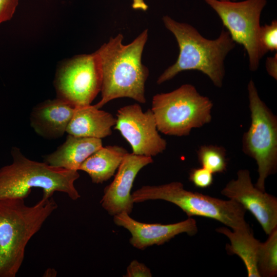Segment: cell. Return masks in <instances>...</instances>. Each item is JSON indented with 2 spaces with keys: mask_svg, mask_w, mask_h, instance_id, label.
I'll list each match as a JSON object with an SVG mask.
<instances>
[{
  "mask_svg": "<svg viewBox=\"0 0 277 277\" xmlns=\"http://www.w3.org/2000/svg\"><path fill=\"white\" fill-rule=\"evenodd\" d=\"M145 29L132 42L124 45L123 35L111 37L97 50L102 69L101 99L94 106L100 109L116 98L128 97L145 103V85L149 70L142 62L148 39Z\"/></svg>",
  "mask_w": 277,
  "mask_h": 277,
  "instance_id": "cell-1",
  "label": "cell"
},
{
  "mask_svg": "<svg viewBox=\"0 0 277 277\" xmlns=\"http://www.w3.org/2000/svg\"><path fill=\"white\" fill-rule=\"evenodd\" d=\"M163 21L166 28L175 36L179 47L175 63L158 77L160 85L178 73L186 70H198L206 74L214 86L221 88L225 75L224 60L235 46L227 30L224 28L215 39L204 37L191 25L178 22L165 15Z\"/></svg>",
  "mask_w": 277,
  "mask_h": 277,
  "instance_id": "cell-2",
  "label": "cell"
},
{
  "mask_svg": "<svg viewBox=\"0 0 277 277\" xmlns=\"http://www.w3.org/2000/svg\"><path fill=\"white\" fill-rule=\"evenodd\" d=\"M57 208L52 196L31 206L24 199L0 200V277L16 276L29 241Z\"/></svg>",
  "mask_w": 277,
  "mask_h": 277,
  "instance_id": "cell-3",
  "label": "cell"
},
{
  "mask_svg": "<svg viewBox=\"0 0 277 277\" xmlns=\"http://www.w3.org/2000/svg\"><path fill=\"white\" fill-rule=\"evenodd\" d=\"M12 163L0 168V200L24 199L33 188L43 190L44 198L55 192L66 193L72 200L81 197L74 186L80 177L77 170L51 166L27 157L16 147L11 150Z\"/></svg>",
  "mask_w": 277,
  "mask_h": 277,
  "instance_id": "cell-4",
  "label": "cell"
},
{
  "mask_svg": "<svg viewBox=\"0 0 277 277\" xmlns=\"http://www.w3.org/2000/svg\"><path fill=\"white\" fill-rule=\"evenodd\" d=\"M131 195L134 203L153 200L172 203L188 217L199 216L214 219L234 231L250 229L245 220L246 210L238 203L187 190L179 182L158 186H143Z\"/></svg>",
  "mask_w": 277,
  "mask_h": 277,
  "instance_id": "cell-5",
  "label": "cell"
},
{
  "mask_svg": "<svg viewBox=\"0 0 277 277\" xmlns=\"http://www.w3.org/2000/svg\"><path fill=\"white\" fill-rule=\"evenodd\" d=\"M212 101L186 84L172 91L153 96L151 110L158 131L168 135H189L192 129L210 122Z\"/></svg>",
  "mask_w": 277,
  "mask_h": 277,
  "instance_id": "cell-6",
  "label": "cell"
},
{
  "mask_svg": "<svg viewBox=\"0 0 277 277\" xmlns=\"http://www.w3.org/2000/svg\"><path fill=\"white\" fill-rule=\"evenodd\" d=\"M250 127L242 139V150L258 165L255 186L265 191L266 179L277 169V118L260 97L252 80L248 84Z\"/></svg>",
  "mask_w": 277,
  "mask_h": 277,
  "instance_id": "cell-7",
  "label": "cell"
},
{
  "mask_svg": "<svg viewBox=\"0 0 277 277\" xmlns=\"http://www.w3.org/2000/svg\"><path fill=\"white\" fill-rule=\"evenodd\" d=\"M217 13L232 39L242 45L249 57V67L256 71L265 55L259 42L261 13L267 0L242 2L204 0Z\"/></svg>",
  "mask_w": 277,
  "mask_h": 277,
  "instance_id": "cell-8",
  "label": "cell"
},
{
  "mask_svg": "<svg viewBox=\"0 0 277 277\" xmlns=\"http://www.w3.org/2000/svg\"><path fill=\"white\" fill-rule=\"evenodd\" d=\"M102 85V65L97 51L67 61L58 70L54 80L57 98L75 108L91 105Z\"/></svg>",
  "mask_w": 277,
  "mask_h": 277,
  "instance_id": "cell-9",
  "label": "cell"
},
{
  "mask_svg": "<svg viewBox=\"0 0 277 277\" xmlns=\"http://www.w3.org/2000/svg\"><path fill=\"white\" fill-rule=\"evenodd\" d=\"M114 129L131 147L133 154L149 157L162 153L167 142L158 132L151 109L143 112L137 104L124 106L117 112Z\"/></svg>",
  "mask_w": 277,
  "mask_h": 277,
  "instance_id": "cell-10",
  "label": "cell"
},
{
  "mask_svg": "<svg viewBox=\"0 0 277 277\" xmlns=\"http://www.w3.org/2000/svg\"><path fill=\"white\" fill-rule=\"evenodd\" d=\"M221 193L248 210L266 234L277 228L276 197L254 185L247 169L239 170L236 178L230 181Z\"/></svg>",
  "mask_w": 277,
  "mask_h": 277,
  "instance_id": "cell-11",
  "label": "cell"
},
{
  "mask_svg": "<svg viewBox=\"0 0 277 277\" xmlns=\"http://www.w3.org/2000/svg\"><path fill=\"white\" fill-rule=\"evenodd\" d=\"M153 162L152 157L128 153L123 159L113 181L104 190L102 207L114 216L123 212L130 214L133 204L131 190L139 171Z\"/></svg>",
  "mask_w": 277,
  "mask_h": 277,
  "instance_id": "cell-12",
  "label": "cell"
},
{
  "mask_svg": "<svg viewBox=\"0 0 277 277\" xmlns=\"http://www.w3.org/2000/svg\"><path fill=\"white\" fill-rule=\"evenodd\" d=\"M113 222L130 232V244L142 250L154 245H163L180 234L192 236L198 231L196 221L191 217L173 224H148L137 221L123 212L114 215Z\"/></svg>",
  "mask_w": 277,
  "mask_h": 277,
  "instance_id": "cell-13",
  "label": "cell"
},
{
  "mask_svg": "<svg viewBox=\"0 0 277 277\" xmlns=\"http://www.w3.org/2000/svg\"><path fill=\"white\" fill-rule=\"evenodd\" d=\"M76 108L56 97L36 105L30 115V124L35 132L47 139H56L66 132Z\"/></svg>",
  "mask_w": 277,
  "mask_h": 277,
  "instance_id": "cell-14",
  "label": "cell"
},
{
  "mask_svg": "<svg viewBox=\"0 0 277 277\" xmlns=\"http://www.w3.org/2000/svg\"><path fill=\"white\" fill-rule=\"evenodd\" d=\"M102 147V139L68 134L64 143L46 155L44 161L54 167L78 171L82 164Z\"/></svg>",
  "mask_w": 277,
  "mask_h": 277,
  "instance_id": "cell-15",
  "label": "cell"
},
{
  "mask_svg": "<svg viewBox=\"0 0 277 277\" xmlns=\"http://www.w3.org/2000/svg\"><path fill=\"white\" fill-rule=\"evenodd\" d=\"M116 118L94 105L76 108L66 129V133L77 137L102 139L112 133Z\"/></svg>",
  "mask_w": 277,
  "mask_h": 277,
  "instance_id": "cell-16",
  "label": "cell"
},
{
  "mask_svg": "<svg viewBox=\"0 0 277 277\" xmlns=\"http://www.w3.org/2000/svg\"><path fill=\"white\" fill-rule=\"evenodd\" d=\"M128 153L124 148L118 146H103L89 156L78 170L86 172L92 183H103L114 175Z\"/></svg>",
  "mask_w": 277,
  "mask_h": 277,
  "instance_id": "cell-17",
  "label": "cell"
},
{
  "mask_svg": "<svg viewBox=\"0 0 277 277\" xmlns=\"http://www.w3.org/2000/svg\"><path fill=\"white\" fill-rule=\"evenodd\" d=\"M216 231L226 236L230 242L226 250L237 255L243 262L248 277H260L257 266L258 252L261 242L255 239L251 230L234 231L221 227Z\"/></svg>",
  "mask_w": 277,
  "mask_h": 277,
  "instance_id": "cell-18",
  "label": "cell"
},
{
  "mask_svg": "<svg viewBox=\"0 0 277 277\" xmlns=\"http://www.w3.org/2000/svg\"><path fill=\"white\" fill-rule=\"evenodd\" d=\"M260 245L257 266L260 277H275L277 275V228Z\"/></svg>",
  "mask_w": 277,
  "mask_h": 277,
  "instance_id": "cell-19",
  "label": "cell"
},
{
  "mask_svg": "<svg viewBox=\"0 0 277 277\" xmlns=\"http://www.w3.org/2000/svg\"><path fill=\"white\" fill-rule=\"evenodd\" d=\"M197 155L202 167L213 174L226 171V151L224 147L212 145H203L197 151Z\"/></svg>",
  "mask_w": 277,
  "mask_h": 277,
  "instance_id": "cell-20",
  "label": "cell"
},
{
  "mask_svg": "<svg viewBox=\"0 0 277 277\" xmlns=\"http://www.w3.org/2000/svg\"><path fill=\"white\" fill-rule=\"evenodd\" d=\"M259 42L265 54L268 51L277 50V21L273 20L270 24L261 26L259 32Z\"/></svg>",
  "mask_w": 277,
  "mask_h": 277,
  "instance_id": "cell-21",
  "label": "cell"
},
{
  "mask_svg": "<svg viewBox=\"0 0 277 277\" xmlns=\"http://www.w3.org/2000/svg\"><path fill=\"white\" fill-rule=\"evenodd\" d=\"M189 179L196 187L207 188L213 183V173L204 167L194 168L189 173Z\"/></svg>",
  "mask_w": 277,
  "mask_h": 277,
  "instance_id": "cell-22",
  "label": "cell"
},
{
  "mask_svg": "<svg viewBox=\"0 0 277 277\" xmlns=\"http://www.w3.org/2000/svg\"><path fill=\"white\" fill-rule=\"evenodd\" d=\"M125 277H151L152 273L150 269L144 264L133 260L130 262L126 269Z\"/></svg>",
  "mask_w": 277,
  "mask_h": 277,
  "instance_id": "cell-23",
  "label": "cell"
},
{
  "mask_svg": "<svg viewBox=\"0 0 277 277\" xmlns=\"http://www.w3.org/2000/svg\"><path fill=\"white\" fill-rule=\"evenodd\" d=\"M19 0H0V24L11 19Z\"/></svg>",
  "mask_w": 277,
  "mask_h": 277,
  "instance_id": "cell-24",
  "label": "cell"
},
{
  "mask_svg": "<svg viewBox=\"0 0 277 277\" xmlns=\"http://www.w3.org/2000/svg\"><path fill=\"white\" fill-rule=\"evenodd\" d=\"M266 70L268 74L274 79L277 78V54L273 57H268L266 61Z\"/></svg>",
  "mask_w": 277,
  "mask_h": 277,
  "instance_id": "cell-25",
  "label": "cell"
},
{
  "mask_svg": "<svg viewBox=\"0 0 277 277\" xmlns=\"http://www.w3.org/2000/svg\"><path fill=\"white\" fill-rule=\"evenodd\" d=\"M132 7L134 9L146 11L148 6L144 0H132Z\"/></svg>",
  "mask_w": 277,
  "mask_h": 277,
  "instance_id": "cell-26",
  "label": "cell"
},
{
  "mask_svg": "<svg viewBox=\"0 0 277 277\" xmlns=\"http://www.w3.org/2000/svg\"><path fill=\"white\" fill-rule=\"evenodd\" d=\"M220 1H233V2H235L236 0H220Z\"/></svg>",
  "mask_w": 277,
  "mask_h": 277,
  "instance_id": "cell-27",
  "label": "cell"
}]
</instances>
